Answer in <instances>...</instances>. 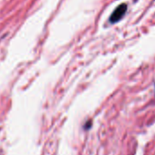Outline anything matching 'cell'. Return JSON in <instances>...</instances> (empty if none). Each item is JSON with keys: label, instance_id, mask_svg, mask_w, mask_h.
Instances as JSON below:
<instances>
[{"label": "cell", "instance_id": "obj_1", "mask_svg": "<svg viewBox=\"0 0 155 155\" xmlns=\"http://www.w3.org/2000/svg\"><path fill=\"white\" fill-rule=\"evenodd\" d=\"M126 9H127V6H126L125 4L120 5V6L115 9V11L113 12V14L111 15V17H110V22L115 23V22L119 21V20L123 17V15L125 14Z\"/></svg>", "mask_w": 155, "mask_h": 155}]
</instances>
